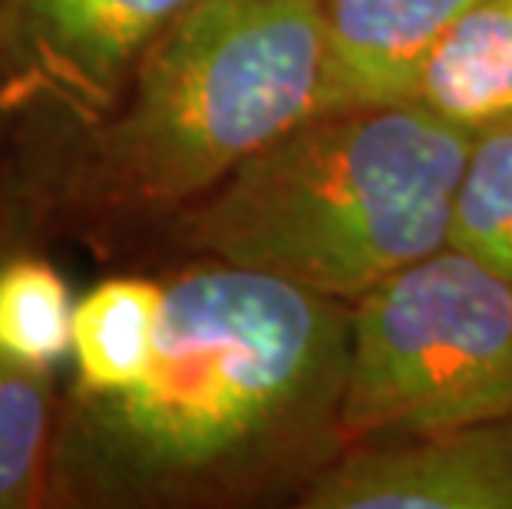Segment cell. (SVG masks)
Instances as JSON below:
<instances>
[{
    "instance_id": "1",
    "label": "cell",
    "mask_w": 512,
    "mask_h": 509,
    "mask_svg": "<svg viewBox=\"0 0 512 509\" xmlns=\"http://www.w3.org/2000/svg\"><path fill=\"white\" fill-rule=\"evenodd\" d=\"M351 311L288 278L195 258L166 278L149 371L67 391L50 506L192 509L301 496L347 450Z\"/></svg>"
},
{
    "instance_id": "2",
    "label": "cell",
    "mask_w": 512,
    "mask_h": 509,
    "mask_svg": "<svg viewBox=\"0 0 512 509\" xmlns=\"http://www.w3.org/2000/svg\"><path fill=\"white\" fill-rule=\"evenodd\" d=\"M324 0H189L110 113L0 129V232L113 248L162 232L318 113Z\"/></svg>"
},
{
    "instance_id": "3",
    "label": "cell",
    "mask_w": 512,
    "mask_h": 509,
    "mask_svg": "<svg viewBox=\"0 0 512 509\" xmlns=\"http://www.w3.org/2000/svg\"><path fill=\"white\" fill-rule=\"evenodd\" d=\"M473 139L420 100L311 116L159 235L351 305L446 245Z\"/></svg>"
},
{
    "instance_id": "4",
    "label": "cell",
    "mask_w": 512,
    "mask_h": 509,
    "mask_svg": "<svg viewBox=\"0 0 512 509\" xmlns=\"http://www.w3.org/2000/svg\"><path fill=\"white\" fill-rule=\"evenodd\" d=\"M344 443L512 414V281L453 245L351 301Z\"/></svg>"
},
{
    "instance_id": "5",
    "label": "cell",
    "mask_w": 512,
    "mask_h": 509,
    "mask_svg": "<svg viewBox=\"0 0 512 509\" xmlns=\"http://www.w3.org/2000/svg\"><path fill=\"white\" fill-rule=\"evenodd\" d=\"M189 0H0V129L83 126L113 110Z\"/></svg>"
},
{
    "instance_id": "6",
    "label": "cell",
    "mask_w": 512,
    "mask_h": 509,
    "mask_svg": "<svg viewBox=\"0 0 512 509\" xmlns=\"http://www.w3.org/2000/svg\"><path fill=\"white\" fill-rule=\"evenodd\" d=\"M304 509H512V414L354 443L298 496Z\"/></svg>"
},
{
    "instance_id": "7",
    "label": "cell",
    "mask_w": 512,
    "mask_h": 509,
    "mask_svg": "<svg viewBox=\"0 0 512 509\" xmlns=\"http://www.w3.org/2000/svg\"><path fill=\"white\" fill-rule=\"evenodd\" d=\"M476 0H324L318 113L417 100L440 43Z\"/></svg>"
},
{
    "instance_id": "8",
    "label": "cell",
    "mask_w": 512,
    "mask_h": 509,
    "mask_svg": "<svg viewBox=\"0 0 512 509\" xmlns=\"http://www.w3.org/2000/svg\"><path fill=\"white\" fill-rule=\"evenodd\" d=\"M166 314V278L113 275L73 308V384L80 394H113L149 371Z\"/></svg>"
},
{
    "instance_id": "9",
    "label": "cell",
    "mask_w": 512,
    "mask_h": 509,
    "mask_svg": "<svg viewBox=\"0 0 512 509\" xmlns=\"http://www.w3.org/2000/svg\"><path fill=\"white\" fill-rule=\"evenodd\" d=\"M417 100L473 129L512 116V0H476L427 63Z\"/></svg>"
},
{
    "instance_id": "10",
    "label": "cell",
    "mask_w": 512,
    "mask_h": 509,
    "mask_svg": "<svg viewBox=\"0 0 512 509\" xmlns=\"http://www.w3.org/2000/svg\"><path fill=\"white\" fill-rule=\"evenodd\" d=\"M73 308L67 278L43 245L0 232V354L37 371H57L70 357Z\"/></svg>"
},
{
    "instance_id": "11",
    "label": "cell",
    "mask_w": 512,
    "mask_h": 509,
    "mask_svg": "<svg viewBox=\"0 0 512 509\" xmlns=\"http://www.w3.org/2000/svg\"><path fill=\"white\" fill-rule=\"evenodd\" d=\"M60 397L53 371L0 354V509L50 506Z\"/></svg>"
},
{
    "instance_id": "12",
    "label": "cell",
    "mask_w": 512,
    "mask_h": 509,
    "mask_svg": "<svg viewBox=\"0 0 512 509\" xmlns=\"http://www.w3.org/2000/svg\"><path fill=\"white\" fill-rule=\"evenodd\" d=\"M446 245L512 281V116L476 129L453 196Z\"/></svg>"
}]
</instances>
